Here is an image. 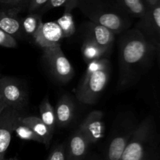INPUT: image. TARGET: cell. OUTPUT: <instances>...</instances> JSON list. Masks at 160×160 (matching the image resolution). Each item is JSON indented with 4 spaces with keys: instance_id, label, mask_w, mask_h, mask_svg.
I'll list each match as a JSON object with an SVG mask.
<instances>
[{
    "instance_id": "obj_1",
    "label": "cell",
    "mask_w": 160,
    "mask_h": 160,
    "mask_svg": "<svg viewBox=\"0 0 160 160\" xmlns=\"http://www.w3.org/2000/svg\"><path fill=\"white\" fill-rule=\"evenodd\" d=\"M118 48V88L125 89L136 84L149 67L156 44L138 27L120 34Z\"/></svg>"
},
{
    "instance_id": "obj_2",
    "label": "cell",
    "mask_w": 160,
    "mask_h": 160,
    "mask_svg": "<svg viewBox=\"0 0 160 160\" xmlns=\"http://www.w3.org/2000/svg\"><path fill=\"white\" fill-rule=\"evenodd\" d=\"M78 8L89 20L103 25L115 34L130 29L133 18L112 0H78Z\"/></svg>"
},
{
    "instance_id": "obj_3",
    "label": "cell",
    "mask_w": 160,
    "mask_h": 160,
    "mask_svg": "<svg viewBox=\"0 0 160 160\" xmlns=\"http://www.w3.org/2000/svg\"><path fill=\"white\" fill-rule=\"evenodd\" d=\"M110 73V62L106 57L88 64L85 73L76 89L75 95L78 101L86 105L95 104L107 85Z\"/></svg>"
},
{
    "instance_id": "obj_4",
    "label": "cell",
    "mask_w": 160,
    "mask_h": 160,
    "mask_svg": "<svg viewBox=\"0 0 160 160\" xmlns=\"http://www.w3.org/2000/svg\"><path fill=\"white\" fill-rule=\"evenodd\" d=\"M155 121L148 117L138 123L120 160H145L157 146Z\"/></svg>"
},
{
    "instance_id": "obj_5",
    "label": "cell",
    "mask_w": 160,
    "mask_h": 160,
    "mask_svg": "<svg viewBox=\"0 0 160 160\" xmlns=\"http://www.w3.org/2000/svg\"><path fill=\"white\" fill-rule=\"evenodd\" d=\"M138 122L131 112H120L113 121L105 160H120L127 145L137 128Z\"/></svg>"
},
{
    "instance_id": "obj_6",
    "label": "cell",
    "mask_w": 160,
    "mask_h": 160,
    "mask_svg": "<svg viewBox=\"0 0 160 160\" xmlns=\"http://www.w3.org/2000/svg\"><path fill=\"white\" fill-rule=\"evenodd\" d=\"M43 59L50 73L60 83L69 82L74 77L73 65L61 48V45L42 48Z\"/></svg>"
},
{
    "instance_id": "obj_7",
    "label": "cell",
    "mask_w": 160,
    "mask_h": 160,
    "mask_svg": "<svg viewBox=\"0 0 160 160\" xmlns=\"http://www.w3.org/2000/svg\"><path fill=\"white\" fill-rule=\"evenodd\" d=\"M0 92L6 104L21 113L28 106V92L25 90L24 86L16 78L1 76Z\"/></svg>"
},
{
    "instance_id": "obj_8",
    "label": "cell",
    "mask_w": 160,
    "mask_h": 160,
    "mask_svg": "<svg viewBox=\"0 0 160 160\" xmlns=\"http://www.w3.org/2000/svg\"><path fill=\"white\" fill-rule=\"evenodd\" d=\"M80 31L83 39L92 41L108 52L112 49L116 34L106 27L88 20L83 22Z\"/></svg>"
},
{
    "instance_id": "obj_9",
    "label": "cell",
    "mask_w": 160,
    "mask_h": 160,
    "mask_svg": "<svg viewBox=\"0 0 160 160\" xmlns=\"http://www.w3.org/2000/svg\"><path fill=\"white\" fill-rule=\"evenodd\" d=\"M23 114L8 106L0 116V160L5 157L12 139L14 127Z\"/></svg>"
},
{
    "instance_id": "obj_10",
    "label": "cell",
    "mask_w": 160,
    "mask_h": 160,
    "mask_svg": "<svg viewBox=\"0 0 160 160\" xmlns=\"http://www.w3.org/2000/svg\"><path fill=\"white\" fill-rule=\"evenodd\" d=\"M103 112L100 110L91 112L84 118L79 129L85 135L90 144H94L101 140L104 136L105 124L103 122Z\"/></svg>"
},
{
    "instance_id": "obj_11",
    "label": "cell",
    "mask_w": 160,
    "mask_h": 160,
    "mask_svg": "<svg viewBox=\"0 0 160 160\" xmlns=\"http://www.w3.org/2000/svg\"><path fill=\"white\" fill-rule=\"evenodd\" d=\"M63 38L62 31L57 22L50 21L42 23L33 39L38 46L44 48L60 45Z\"/></svg>"
},
{
    "instance_id": "obj_12",
    "label": "cell",
    "mask_w": 160,
    "mask_h": 160,
    "mask_svg": "<svg viewBox=\"0 0 160 160\" xmlns=\"http://www.w3.org/2000/svg\"><path fill=\"white\" fill-rule=\"evenodd\" d=\"M138 27L152 42H160V2L149 6L145 20L138 22Z\"/></svg>"
},
{
    "instance_id": "obj_13",
    "label": "cell",
    "mask_w": 160,
    "mask_h": 160,
    "mask_svg": "<svg viewBox=\"0 0 160 160\" xmlns=\"http://www.w3.org/2000/svg\"><path fill=\"white\" fill-rule=\"evenodd\" d=\"M90 145L85 135L78 128L71 134L66 145L67 159L85 160Z\"/></svg>"
},
{
    "instance_id": "obj_14",
    "label": "cell",
    "mask_w": 160,
    "mask_h": 160,
    "mask_svg": "<svg viewBox=\"0 0 160 160\" xmlns=\"http://www.w3.org/2000/svg\"><path fill=\"white\" fill-rule=\"evenodd\" d=\"M56 117V127L66 128L70 124L74 118L75 105L71 97L63 94L59 98L55 108Z\"/></svg>"
},
{
    "instance_id": "obj_15",
    "label": "cell",
    "mask_w": 160,
    "mask_h": 160,
    "mask_svg": "<svg viewBox=\"0 0 160 160\" xmlns=\"http://www.w3.org/2000/svg\"><path fill=\"white\" fill-rule=\"evenodd\" d=\"M0 29L12 35L17 40L24 36L22 29V18L19 17V14L12 13L2 9H0Z\"/></svg>"
},
{
    "instance_id": "obj_16",
    "label": "cell",
    "mask_w": 160,
    "mask_h": 160,
    "mask_svg": "<svg viewBox=\"0 0 160 160\" xmlns=\"http://www.w3.org/2000/svg\"><path fill=\"white\" fill-rule=\"evenodd\" d=\"M120 9L131 17L143 21L148 13L149 6L145 0H112Z\"/></svg>"
},
{
    "instance_id": "obj_17",
    "label": "cell",
    "mask_w": 160,
    "mask_h": 160,
    "mask_svg": "<svg viewBox=\"0 0 160 160\" xmlns=\"http://www.w3.org/2000/svg\"><path fill=\"white\" fill-rule=\"evenodd\" d=\"M20 120L24 124L28 125L31 128L34 133L38 134L43 141V144L46 147H48L52 138L53 133L49 128L44 123L40 117L35 116H23L20 117Z\"/></svg>"
},
{
    "instance_id": "obj_18",
    "label": "cell",
    "mask_w": 160,
    "mask_h": 160,
    "mask_svg": "<svg viewBox=\"0 0 160 160\" xmlns=\"http://www.w3.org/2000/svg\"><path fill=\"white\" fill-rule=\"evenodd\" d=\"M81 52L84 60L87 64L98 60V59L105 58L109 52L103 49L97 44L87 39H83V44L81 46Z\"/></svg>"
},
{
    "instance_id": "obj_19",
    "label": "cell",
    "mask_w": 160,
    "mask_h": 160,
    "mask_svg": "<svg viewBox=\"0 0 160 160\" xmlns=\"http://www.w3.org/2000/svg\"><path fill=\"white\" fill-rule=\"evenodd\" d=\"M40 118L45 125L54 134L56 128V117L55 109L52 106L48 96L45 97L43 101L41 102L39 106Z\"/></svg>"
},
{
    "instance_id": "obj_20",
    "label": "cell",
    "mask_w": 160,
    "mask_h": 160,
    "mask_svg": "<svg viewBox=\"0 0 160 160\" xmlns=\"http://www.w3.org/2000/svg\"><path fill=\"white\" fill-rule=\"evenodd\" d=\"M42 23L43 21H42V15L36 12H28V15L22 19V29H23V35L34 38L40 29Z\"/></svg>"
},
{
    "instance_id": "obj_21",
    "label": "cell",
    "mask_w": 160,
    "mask_h": 160,
    "mask_svg": "<svg viewBox=\"0 0 160 160\" xmlns=\"http://www.w3.org/2000/svg\"><path fill=\"white\" fill-rule=\"evenodd\" d=\"M72 11L73 9L70 8H64L63 14L56 21L62 30L64 38L71 37L76 32V26Z\"/></svg>"
},
{
    "instance_id": "obj_22",
    "label": "cell",
    "mask_w": 160,
    "mask_h": 160,
    "mask_svg": "<svg viewBox=\"0 0 160 160\" xmlns=\"http://www.w3.org/2000/svg\"><path fill=\"white\" fill-rule=\"evenodd\" d=\"M14 132L20 139L27 141H33V142H38V143L43 144L42 139L36 133H34V131L30 127L22 123L20 119L17 120V123L14 127Z\"/></svg>"
},
{
    "instance_id": "obj_23",
    "label": "cell",
    "mask_w": 160,
    "mask_h": 160,
    "mask_svg": "<svg viewBox=\"0 0 160 160\" xmlns=\"http://www.w3.org/2000/svg\"><path fill=\"white\" fill-rule=\"evenodd\" d=\"M31 0H0V9L15 14L27 11Z\"/></svg>"
},
{
    "instance_id": "obj_24",
    "label": "cell",
    "mask_w": 160,
    "mask_h": 160,
    "mask_svg": "<svg viewBox=\"0 0 160 160\" xmlns=\"http://www.w3.org/2000/svg\"><path fill=\"white\" fill-rule=\"evenodd\" d=\"M74 2H78V0H48L38 10L36 11V12H38L40 15H42V14L45 13L51 9L61 7V6L65 7L68 4Z\"/></svg>"
},
{
    "instance_id": "obj_25",
    "label": "cell",
    "mask_w": 160,
    "mask_h": 160,
    "mask_svg": "<svg viewBox=\"0 0 160 160\" xmlns=\"http://www.w3.org/2000/svg\"><path fill=\"white\" fill-rule=\"evenodd\" d=\"M46 160H68L66 151V145L64 144H61L54 147L50 152Z\"/></svg>"
},
{
    "instance_id": "obj_26",
    "label": "cell",
    "mask_w": 160,
    "mask_h": 160,
    "mask_svg": "<svg viewBox=\"0 0 160 160\" xmlns=\"http://www.w3.org/2000/svg\"><path fill=\"white\" fill-rule=\"evenodd\" d=\"M17 45L18 43L15 38L0 29V46L8 48H15Z\"/></svg>"
},
{
    "instance_id": "obj_27",
    "label": "cell",
    "mask_w": 160,
    "mask_h": 160,
    "mask_svg": "<svg viewBox=\"0 0 160 160\" xmlns=\"http://www.w3.org/2000/svg\"><path fill=\"white\" fill-rule=\"evenodd\" d=\"M48 0H31L29 5H28L27 12H34L38 10Z\"/></svg>"
},
{
    "instance_id": "obj_28",
    "label": "cell",
    "mask_w": 160,
    "mask_h": 160,
    "mask_svg": "<svg viewBox=\"0 0 160 160\" xmlns=\"http://www.w3.org/2000/svg\"><path fill=\"white\" fill-rule=\"evenodd\" d=\"M7 106H8V105L6 104V102H5V100L2 98V99L0 101V116H1L2 112H3V110H4V109H6Z\"/></svg>"
},
{
    "instance_id": "obj_29",
    "label": "cell",
    "mask_w": 160,
    "mask_h": 160,
    "mask_svg": "<svg viewBox=\"0 0 160 160\" xmlns=\"http://www.w3.org/2000/svg\"><path fill=\"white\" fill-rule=\"evenodd\" d=\"M155 44H156V52H157L158 56H159V64H160V42H155Z\"/></svg>"
},
{
    "instance_id": "obj_30",
    "label": "cell",
    "mask_w": 160,
    "mask_h": 160,
    "mask_svg": "<svg viewBox=\"0 0 160 160\" xmlns=\"http://www.w3.org/2000/svg\"><path fill=\"white\" fill-rule=\"evenodd\" d=\"M145 2H146L148 6H152V5H154L156 3L159 2L160 0H145Z\"/></svg>"
},
{
    "instance_id": "obj_31",
    "label": "cell",
    "mask_w": 160,
    "mask_h": 160,
    "mask_svg": "<svg viewBox=\"0 0 160 160\" xmlns=\"http://www.w3.org/2000/svg\"><path fill=\"white\" fill-rule=\"evenodd\" d=\"M85 160H86V159H85ZM87 160H101V159H100L98 157H97V156H93V157L89 158V159H88Z\"/></svg>"
},
{
    "instance_id": "obj_32",
    "label": "cell",
    "mask_w": 160,
    "mask_h": 160,
    "mask_svg": "<svg viewBox=\"0 0 160 160\" xmlns=\"http://www.w3.org/2000/svg\"><path fill=\"white\" fill-rule=\"evenodd\" d=\"M158 160H160V149L158 151Z\"/></svg>"
},
{
    "instance_id": "obj_33",
    "label": "cell",
    "mask_w": 160,
    "mask_h": 160,
    "mask_svg": "<svg viewBox=\"0 0 160 160\" xmlns=\"http://www.w3.org/2000/svg\"><path fill=\"white\" fill-rule=\"evenodd\" d=\"M2 99V94L1 92H0V101H1Z\"/></svg>"
},
{
    "instance_id": "obj_34",
    "label": "cell",
    "mask_w": 160,
    "mask_h": 160,
    "mask_svg": "<svg viewBox=\"0 0 160 160\" xmlns=\"http://www.w3.org/2000/svg\"><path fill=\"white\" fill-rule=\"evenodd\" d=\"M2 160H17V159H3Z\"/></svg>"
},
{
    "instance_id": "obj_35",
    "label": "cell",
    "mask_w": 160,
    "mask_h": 160,
    "mask_svg": "<svg viewBox=\"0 0 160 160\" xmlns=\"http://www.w3.org/2000/svg\"><path fill=\"white\" fill-rule=\"evenodd\" d=\"M1 76H2V75H1V73H0V78H1Z\"/></svg>"
}]
</instances>
